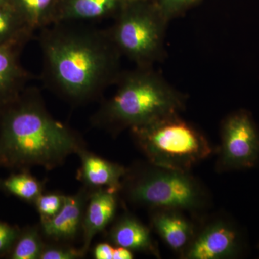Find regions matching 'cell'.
<instances>
[{"label":"cell","instance_id":"4fadbf2b","mask_svg":"<svg viewBox=\"0 0 259 259\" xmlns=\"http://www.w3.org/2000/svg\"><path fill=\"white\" fill-rule=\"evenodd\" d=\"M107 239L115 246L158 255V249L148 227L127 213L114 223L107 233Z\"/></svg>","mask_w":259,"mask_h":259},{"label":"cell","instance_id":"9a60e30c","mask_svg":"<svg viewBox=\"0 0 259 259\" xmlns=\"http://www.w3.org/2000/svg\"><path fill=\"white\" fill-rule=\"evenodd\" d=\"M129 0H62L57 23L93 21L118 13Z\"/></svg>","mask_w":259,"mask_h":259},{"label":"cell","instance_id":"ac0fdd59","mask_svg":"<svg viewBox=\"0 0 259 259\" xmlns=\"http://www.w3.org/2000/svg\"><path fill=\"white\" fill-rule=\"evenodd\" d=\"M46 244L39 225L20 229L13 249L8 255L10 259H40Z\"/></svg>","mask_w":259,"mask_h":259},{"label":"cell","instance_id":"30bf717a","mask_svg":"<svg viewBox=\"0 0 259 259\" xmlns=\"http://www.w3.org/2000/svg\"><path fill=\"white\" fill-rule=\"evenodd\" d=\"M31 37H20L0 46V109L14 101L27 88L30 75L22 66L20 55Z\"/></svg>","mask_w":259,"mask_h":259},{"label":"cell","instance_id":"277c9868","mask_svg":"<svg viewBox=\"0 0 259 259\" xmlns=\"http://www.w3.org/2000/svg\"><path fill=\"white\" fill-rule=\"evenodd\" d=\"M130 130L134 142L153 166L189 171L212 152L203 135L177 114Z\"/></svg>","mask_w":259,"mask_h":259},{"label":"cell","instance_id":"44dd1931","mask_svg":"<svg viewBox=\"0 0 259 259\" xmlns=\"http://www.w3.org/2000/svg\"><path fill=\"white\" fill-rule=\"evenodd\" d=\"M85 256L81 248L71 243L46 241L40 259H79Z\"/></svg>","mask_w":259,"mask_h":259},{"label":"cell","instance_id":"5b68a950","mask_svg":"<svg viewBox=\"0 0 259 259\" xmlns=\"http://www.w3.org/2000/svg\"><path fill=\"white\" fill-rule=\"evenodd\" d=\"M119 193L130 203L154 209L197 210L206 200L202 187L188 171L152 164L127 168Z\"/></svg>","mask_w":259,"mask_h":259},{"label":"cell","instance_id":"ffe728a7","mask_svg":"<svg viewBox=\"0 0 259 259\" xmlns=\"http://www.w3.org/2000/svg\"><path fill=\"white\" fill-rule=\"evenodd\" d=\"M65 194L59 192H45L39 196L33 205L35 206L40 222L49 221L57 214L64 205Z\"/></svg>","mask_w":259,"mask_h":259},{"label":"cell","instance_id":"d4e9b609","mask_svg":"<svg viewBox=\"0 0 259 259\" xmlns=\"http://www.w3.org/2000/svg\"><path fill=\"white\" fill-rule=\"evenodd\" d=\"M134 258V255L132 250L123 248V247L115 246L114 259H132Z\"/></svg>","mask_w":259,"mask_h":259},{"label":"cell","instance_id":"ba28073f","mask_svg":"<svg viewBox=\"0 0 259 259\" xmlns=\"http://www.w3.org/2000/svg\"><path fill=\"white\" fill-rule=\"evenodd\" d=\"M241 233L230 223L216 221L192 240L185 251L189 259H221L237 256L242 250Z\"/></svg>","mask_w":259,"mask_h":259},{"label":"cell","instance_id":"3957f363","mask_svg":"<svg viewBox=\"0 0 259 259\" xmlns=\"http://www.w3.org/2000/svg\"><path fill=\"white\" fill-rule=\"evenodd\" d=\"M117 81L113 96L102 102L90 118L97 128L117 134L175 115L182 106L178 94L148 68L139 67Z\"/></svg>","mask_w":259,"mask_h":259},{"label":"cell","instance_id":"2e32d148","mask_svg":"<svg viewBox=\"0 0 259 259\" xmlns=\"http://www.w3.org/2000/svg\"><path fill=\"white\" fill-rule=\"evenodd\" d=\"M62 0H10L32 31L57 23Z\"/></svg>","mask_w":259,"mask_h":259},{"label":"cell","instance_id":"cb8c5ba5","mask_svg":"<svg viewBox=\"0 0 259 259\" xmlns=\"http://www.w3.org/2000/svg\"><path fill=\"white\" fill-rule=\"evenodd\" d=\"M115 246L110 242H102L95 245L93 254L95 259H114Z\"/></svg>","mask_w":259,"mask_h":259},{"label":"cell","instance_id":"6da1fadb","mask_svg":"<svg viewBox=\"0 0 259 259\" xmlns=\"http://www.w3.org/2000/svg\"><path fill=\"white\" fill-rule=\"evenodd\" d=\"M38 42L44 83L71 105L95 101L120 77L108 30L57 23L40 30Z\"/></svg>","mask_w":259,"mask_h":259},{"label":"cell","instance_id":"5bb4252c","mask_svg":"<svg viewBox=\"0 0 259 259\" xmlns=\"http://www.w3.org/2000/svg\"><path fill=\"white\" fill-rule=\"evenodd\" d=\"M153 227L172 250L185 252L194 239L193 227L179 210L156 209Z\"/></svg>","mask_w":259,"mask_h":259},{"label":"cell","instance_id":"d6986e66","mask_svg":"<svg viewBox=\"0 0 259 259\" xmlns=\"http://www.w3.org/2000/svg\"><path fill=\"white\" fill-rule=\"evenodd\" d=\"M33 32L11 3L0 4V46Z\"/></svg>","mask_w":259,"mask_h":259},{"label":"cell","instance_id":"8fae6325","mask_svg":"<svg viewBox=\"0 0 259 259\" xmlns=\"http://www.w3.org/2000/svg\"><path fill=\"white\" fill-rule=\"evenodd\" d=\"M80 167L77 180L89 190H111L119 193L127 168L108 161L85 148L77 153Z\"/></svg>","mask_w":259,"mask_h":259},{"label":"cell","instance_id":"7c38bea8","mask_svg":"<svg viewBox=\"0 0 259 259\" xmlns=\"http://www.w3.org/2000/svg\"><path fill=\"white\" fill-rule=\"evenodd\" d=\"M118 193L100 189L90 190L83 221L82 245L87 255L96 235L105 231L113 221L117 208Z\"/></svg>","mask_w":259,"mask_h":259},{"label":"cell","instance_id":"7402d4cb","mask_svg":"<svg viewBox=\"0 0 259 259\" xmlns=\"http://www.w3.org/2000/svg\"><path fill=\"white\" fill-rule=\"evenodd\" d=\"M20 228L0 221V257L8 256L20 234Z\"/></svg>","mask_w":259,"mask_h":259},{"label":"cell","instance_id":"52a82bcc","mask_svg":"<svg viewBox=\"0 0 259 259\" xmlns=\"http://www.w3.org/2000/svg\"><path fill=\"white\" fill-rule=\"evenodd\" d=\"M219 164L223 170L253 168L259 162V133L247 112H236L225 120Z\"/></svg>","mask_w":259,"mask_h":259},{"label":"cell","instance_id":"484cf974","mask_svg":"<svg viewBox=\"0 0 259 259\" xmlns=\"http://www.w3.org/2000/svg\"><path fill=\"white\" fill-rule=\"evenodd\" d=\"M10 3V0H0V4H5V3Z\"/></svg>","mask_w":259,"mask_h":259},{"label":"cell","instance_id":"9c48e42d","mask_svg":"<svg viewBox=\"0 0 259 259\" xmlns=\"http://www.w3.org/2000/svg\"><path fill=\"white\" fill-rule=\"evenodd\" d=\"M90 190L83 187L65 195L64 205L54 218L39 223L46 241L72 243L82 234L83 221Z\"/></svg>","mask_w":259,"mask_h":259},{"label":"cell","instance_id":"603a6c76","mask_svg":"<svg viewBox=\"0 0 259 259\" xmlns=\"http://www.w3.org/2000/svg\"><path fill=\"white\" fill-rule=\"evenodd\" d=\"M198 0H156V6L165 20L178 14Z\"/></svg>","mask_w":259,"mask_h":259},{"label":"cell","instance_id":"e0dca14e","mask_svg":"<svg viewBox=\"0 0 259 259\" xmlns=\"http://www.w3.org/2000/svg\"><path fill=\"white\" fill-rule=\"evenodd\" d=\"M0 190L33 204L37 197L45 192V182L34 177L29 170H20L0 180Z\"/></svg>","mask_w":259,"mask_h":259},{"label":"cell","instance_id":"7a4b0ae2","mask_svg":"<svg viewBox=\"0 0 259 259\" xmlns=\"http://www.w3.org/2000/svg\"><path fill=\"white\" fill-rule=\"evenodd\" d=\"M85 148L79 132L51 115L37 88H27L0 109V167L53 170Z\"/></svg>","mask_w":259,"mask_h":259},{"label":"cell","instance_id":"8992f818","mask_svg":"<svg viewBox=\"0 0 259 259\" xmlns=\"http://www.w3.org/2000/svg\"><path fill=\"white\" fill-rule=\"evenodd\" d=\"M164 21L155 2L129 0L108 31L120 54L148 68L161 52Z\"/></svg>","mask_w":259,"mask_h":259}]
</instances>
